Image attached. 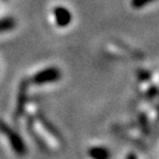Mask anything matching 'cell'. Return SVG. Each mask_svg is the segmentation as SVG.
<instances>
[{
  "instance_id": "obj_7",
  "label": "cell",
  "mask_w": 159,
  "mask_h": 159,
  "mask_svg": "<svg viewBox=\"0 0 159 159\" xmlns=\"http://www.w3.org/2000/svg\"><path fill=\"white\" fill-rule=\"evenodd\" d=\"M155 0H132L130 1V5H132L133 8L135 9H142V8L146 7L149 3L154 2Z\"/></svg>"
},
{
  "instance_id": "obj_1",
  "label": "cell",
  "mask_w": 159,
  "mask_h": 159,
  "mask_svg": "<svg viewBox=\"0 0 159 159\" xmlns=\"http://www.w3.org/2000/svg\"><path fill=\"white\" fill-rule=\"evenodd\" d=\"M0 132L9 139L10 146L16 154L19 155V156H23V155L27 154V146L23 142L22 137L20 136L15 129L8 126L3 120H0Z\"/></svg>"
},
{
  "instance_id": "obj_5",
  "label": "cell",
  "mask_w": 159,
  "mask_h": 159,
  "mask_svg": "<svg viewBox=\"0 0 159 159\" xmlns=\"http://www.w3.org/2000/svg\"><path fill=\"white\" fill-rule=\"evenodd\" d=\"M89 157H92L94 159H106L109 157V152L104 147L95 146L89 150Z\"/></svg>"
},
{
  "instance_id": "obj_4",
  "label": "cell",
  "mask_w": 159,
  "mask_h": 159,
  "mask_svg": "<svg viewBox=\"0 0 159 159\" xmlns=\"http://www.w3.org/2000/svg\"><path fill=\"white\" fill-rule=\"evenodd\" d=\"M53 15L55 23L60 28H65L72 22V13L64 6H57L53 9Z\"/></svg>"
},
{
  "instance_id": "obj_3",
  "label": "cell",
  "mask_w": 159,
  "mask_h": 159,
  "mask_svg": "<svg viewBox=\"0 0 159 159\" xmlns=\"http://www.w3.org/2000/svg\"><path fill=\"white\" fill-rule=\"evenodd\" d=\"M28 84H29V81H27V80H23L20 83L19 92H18L17 107H16V112H15L16 118L21 117L23 112H25V106L28 101Z\"/></svg>"
},
{
  "instance_id": "obj_2",
  "label": "cell",
  "mask_w": 159,
  "mask_h": 159,
  "mask_svg": "<svg viewBox=\"0 0 159 159\" xmlns=\"http://www.w3.org/2000/svg\"><path fill=\"white\" fill-rule=\"evenodd\" d=\"M61 79V71L55 66H50L35 73L31 81L37 85H44L49 83H55Z\"/></svg>"
},
{
  "instance_id": "obj_6",
  "label": "cell",
  "mask_w": 159,
  "mask_h": 159,
  "mask_svg": "<svg viewBox=\"0 0 159 159\" xmlns=\"http://www.w3.org/2000/svg\"><path fill=\"white\" fill-rule=\"evenodd\" d=\"M16 27V20L13 18H2L0 19V32H6L10 31Z\"/></svg>"
}]
</instances>
